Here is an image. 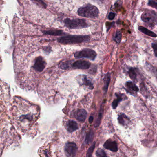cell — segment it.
Wrapping results in <instances>:
<instances>
[{
	"mask_svg": "<svg viewBox=\"0 0 157 157\" xmlns=\"http://www.w3.org/2000/svg\"><path fill=\"white\" fill-rule=\"evenodd\" d=\"M12 124L23 135L29 132L36 118L35 106L19 96L13 97L10 109Z\"/></svg>",
	"mask_w": 157,
	"mask_h": 157,
	"instance_id": "cell-1",
	"label": "cell"
},
{
	"mask_svg": "<svg viewBox=\"0 0 157 157\" xmlns=\"http://www.w3.org/2000/svg\"><path fill=\"white\" fill-rule=\"evenodd\" d=\"M8 105L0 102V156L5 148L11 145L14 137L17 136L11 119L7 114Z\"/></svg>",
	"mask_w": 157,
	"mask_h": 157,
	"instance_id": "cell-2",
	"label": "cell"
},
{
	"mask_svg": "<svg viewBox=\"0 0 157 157\" xmlns=\"http://www.w3.org/2000/svg\"><path fill=\"white\" fill-rule=\"evenodd\" d=\"M90 37L88 35H66L58 39V42L63 44H81L88 41Z\"/></svg>",
	"mask_w": 157,
	"mask_h": 157,
	"instance_id": "cell-3",
	"label": "cell"
},
{
	"mask_svg": "<svg viewBox=\"0 0 157 157\" xmlns=\"http://www.w3.org/2000/svg\"><path fill=\"white\" fill-rule=\"evenodd\" d=\"M78 15L81 17L87 18H96L99 15V10L96 6L88 4L78 9Z\"/></svg>",
	"mask_w": 157,
	"mask_h": 157,
	"instance_id": "cell-4",
	"label": "cell"
},
{
	"mask_svg": "<svg viewBox=\"0 0 157 157\" xmlns=\"http://www.w3.org/2000/svg\"><path fill=\"white\" fill-rule=\"evenodd\" d=\"M66 27L70 29H81L88 27V24L85 19H70L66 18L64 20Z\"/></svg>",
	"mask_w": 157,
	"mask_h": 157,
	"instance_id": "cell-5",
	"label": "cell"
},
{
	"mask_svg": "<svg viewBox=\"0 0 157 157\" xmlns=\"http://www.w3.org/2000/svg\"><path fill=\"white\" fill-rule=\"evenodd\" d=\"M10 99V89L6 83L0 79V102L8 104Z\"/></svg>",
	"mask_w": 157,
	"mask_h": 157,
	"instance_id": "cell-6",
	"label": "cell"
},
{
	"mask_svg": "<svg viewBox=\"0 0 157 157\" xmlns=\"http://www.w3.org/2000/svg\"><path fill=\"white\" fill-rule=\"evenodd\" d=\"M96 54L94 50L90 48H85L81 51L76 52L74 55L75 58L77 59L87 58L91 60H93L96 58Z\"/></svg>",
	"mask_w": 157,
	"mask_h": 157,
	"instance_id": "cell-7",
	"label": "cell"
},
{
	"mask_svg": "<svg viewBox=\"0 0 157 157\" xmlns=\"http://www.w3.org/2000/svg\"><path fill=\"white\" fill-rule=\"evenodd\" d=\"M46 66V62L43 57L38 56L34 59L31 66V69L35 73H41L44 70Z\"/></svg>",
	"mask_w": 157,
	"mask_h": 157,
	"instance_id": "cell-8",
	"label": "cell"
},
{
	"mask_svg": "<svg viewBox=\"0 0 157 157\" xmlns=\"http://www.w3.org/2000/svg\"><path fill=\"white\" fill-rule=\"evenodd\" d=\"M64 149L67 156L74 157L76 154L77 147L74 143L67 142L66 144Z\"/></svg>",
	"mask_w": 157,
	"mask_h": 157,
	"instance_id": "cell-9",
	"label": "cell"
},
{
	"mask_svg": "<svg viewBox=\"0 0 157 157\" xmlns=\"http://www.w3.org/2000/svg\"><path fill=\"white\" fill-rule=\"evenodd\" d=\"M91 63L89 62L84 60H77L72 65L73 68L75 69H87L90 67Z\"/></svg>",
	"mask_w": 157,
	"mask_h": 157,
	"instance_id": "cell-10",
	"label": "cell"
},
{
	"mask_svg": "<svg viewBox=\"0 0 157 157\" xmlns=\"http://www.w3.org/2000/svg\"><path fill=\"white\" fill-rule=\"evenodd\" d=\"M103 146L107 149L113 152H116L118 150L117 143L115 141H113L111 140H107Z\"/></svg>",
	"mask_w": 157,
	"mask_h": 157,
	"instance_id": "cell-11",
	"label": "cell"
},
{
	"mask_svg": "<svg viewBox=\"0 0 157 157\" xmlns=\"http://www.w3.org/2000/svg\"><path fill=\"white\" fill-rule=\"evenodd\" d=\"M87 116V113L86 111L84 109H79L75 112L74 117L78 120L83 122L85 121Z\"/></svg>",
	"mask_w": 157,
	"mask_h": 157,
	"instance_id": "cell-12",
	"label": "cell"
},
{
	"mask_svg": "<svg viewBox=\"0 0 157 157\" xmlns=\"http://www.w3.org/2000/svg\"><path fill=\"white\" fill-rule=\"evenodd\" d=\"M78 125L74 121L70 120L67 124V129L69 132H73L78 129Z\"/></svg>",
	"mask_w": 157,
	"mask_h": 157,
	"instance_id": "cell-13",
	"label": "cell"
},
{
	"mask_svg": "<svg viewBox=\"0 0 157 157\" xmlns=\"http://www.w3.org/2000/svg\"><path fill=\"white\" fill-rule=\"evenodd\" d=\"M126 86L128 91L132 92V94H133V93L138 92L139 90L138 87L132 82H127L126 83Z\"/></svg>",
	"mask_w": 157,
	"mask_h": 157,
	"instance_id": "cell-14",
	"label": "cell"
},
{
	"mask_svg": "<svg viewBox=\"0 0 157 157\" xmlns=\"http://www.w3.org/2000/svg\"><path fill=\"white\" fill-rule=\"evenodd\" d=\"M43 33L45 35L53 36H63L65 34V33L62 30H45L43 31Z\"/></svg>",
	"mask_w": 157,
	"mask_h": 157,
	"instance_id": "cell-15",
	"label": "cell"
},
{
	"mask_svg": "<svg viewBox=\"0 0 157 157\" xmlns=\"http://www.w3.org/2000/svg\"><path fill=\"white\" fill-rule=\"evenodd\" d=\"M138 29L139 31L142 32L143 33L145 34V35H147V36L152 37H154V38H155V37H157V35L155 34V33L145 28V27L142 26H139Z\"/></svg>",
	"mask_w": 157,
	"mask_h": 157,
	"instance_id": "cell-16",
	"label": "cell"
},
{
	"mask_svg": "<svg viewBox=\"0 0 157 157\" xmlns=\"http://www.w3.org/2000/svg\"><path fill=\"white\" fill-rule=\"evenodd\" d=\"M118 122L121 124L123 126H125V125L127 124L129 122V118L127 117L125 114H121L118 117Z\"/></svg>",
	"mask_w": 157,
	"mask_h": 157,
	"instance_id": "cell-17",
	"label": "cell"
},
{
	"mask_svg": "<svg viewBox=\"0 0 157 157\" xmlns=\"http://www.w3.org/2000/svg\"><path fill=\"white\" fill-rule=\"evenodd\" d=\"M137 69L135 68H131L129 69V71H128L129 75L130 78L133 80L134 82L137 81Z\"/></svg>",
	"mask_w": 157,
	"mask_h": 157,
	"instance_id": "cell-18",
	"label": "cell"
},
{
	"mask_svg": "<svg viewBox=\"0 0 157 157\" xmlns=\"http://www.w3.org/2000/svg\"><path fill=\"white\" fill-rule=\"evenodd\" d=\"M116 96L117 97V99L115 100L112 103V106L113 109H116L117 108L119 102L123 99L124 97H125V95H124L123 94H118L116 95Z\"/></svg>",
	"mask_w": 157,
	"mask_h": 157,
	"instance_id": "cell-19",
	"label": "cell"
},
{
	"mask_svg": "<svg viewBox=\"0 0 157 157\" xmlns=\"http://www.w3.org/2000/svg\"><path fill=\"white\" fill-rule=\"evenodd\" d=\"M82 81L83 82V84L85 85V86L88 87L90 89H93V84H92V82H91V81L89 80V79L87 78V77L86 76H84L83 77Z\"/></svg>",
	"mask_w": 157,
	"mask_h": 157,
	"instance_id": "cell-20",
	"label": "cell"
},
{
	"mask_svg": "<svg viewBox=\"0 0 157 157\" xmlns=\"http://www.w3.org/2000/svg\"><path fill=\"white\" fill-rule=\"evenodd\" d=\"M93 137H94V133L92 130H91L86 134L85 139V143L87 144L92 142L93 140Z\"/></svg>",
	"mask_w": 157,
	"mask_h": 157,
	"instance_id": "cell-21",
	"label": "cell"
},
{
	"mask_svg": "<svg viewBox=\"0 0 157 157\" xmlns=\"http://www.w3.org/2000/svg\"><path fill=\"white\" fill-rule=\"evenodd\" d=\"M122 39V33L121 31H117L114 35V37H113V40L118 44L121 42Z\"/></svg>",
	"mask_w": 157,
	"mask_h": 157,
	"instance_id": "cell-22",
	"label": "cell"
},
{
	"mask_svg": "<svg viewBox=\"0 0 157 157\" xmlns=\"http://www.w3.org/2000/svg\"><path fill=\"white\" fill-rule=\"evenodd\" d=\"M142 20L145 22H148L151 19V16L150 14L148 12H144L141 16Z\"/></svg>",
	"mask_w": 157,
	"mask_h": 157,
	"instance_id": "cell-23",
	"label": "cell"
},
{
	"mask_svg": "<svg viewBox=\"0 0 157 157\" xmlns=\"http://www.w3.org/2000/svg\"><path fill=\"white\" fill-rule=\"evenodd\" d=\"M110 81V77L109 74H107V76H105L104 78V91L105 92L107 91V89L109 86Z\"/></svg>",
	"mask_w": 157,
	"mask_h": 157,
	"instance_id": "cell-24",
	"label": "cell"
},
{
	"mask_svg": "<svg viewBox=\"0 0 157 157\" xmlns=\"http://www.w3.org/2000/svg\"><path fill=\"white\" fill-rule=\"evenodd\" d=\"M31 1L36 4L40 7H42L44 8H46L47 7V5L43 0H31Z\"/></svg>",
	"mask_w": 157,
	"mask_h": 157,
	"instance_id": "cell-25",
	"label": "cell"
},
{
	"mask_svg": "<svg viewBox=\"0 0 157 157\" xmlns=\"http://www.w3.org/2000/svg\"><path fill=\"white\" fill-rule=\"evenodd\" d=\"M96 155L97 157H107L105 151L102 149H99L96 152Z\"/></svg>",
	"mask_w": 157,
	"mask_h": 157,
	"instance_id": "cell-26",
	"label": "cell"
},
{
	"mask_svg": "<svg viewBox=\"0 0 157 157\" xmlns=\"http://www.w3.org/2000/svg\"><path fill=\"white\" fill-rule=\"evenodd\" d=\"M95 147V143H94V144H93L92 145V146L89 148L87 154V157H91V156H92V154L93 153Z\"/></svg>",
	"mask_w": 157,
	"mask_h": 157,
	"instance_id": "cell-27",
	"label": "cell"
},
{
	"mask_svg": "<svg viewBox=\"0 0 157 157\" xmlns=\"http://www.w3.org/2000/svg\"><path fill=\"white\" fill-rule=\"evenodd\" d=\"M148 5L152 8H154L157 10V2L152 1V0H149L148 2Z\"/></svg>",
	"mask_w": 157,
	"mask_h": 157,
	"instance_id": "cell-28",
	"label": "cell"
},
{
	"mask_svg": "<svg viewBox=\"0 0 157 157\" xmlns=\"http://www.w3.org/2000/svg\"><path fill=\"white\" fill-rule=\"evenodd\" d=\"M60 67L63 69H67L70 67V64L69 62H64L62 63L60 65Z\"/></svg>",
	"mask_w": 157,
	"mask_h": 157,
	"instance_id": "cell-29",
	"label": "cell"
},
{
	"mask_svg": "<svg viewBox=\"0 0 157 157\" xmlns=\"http://www.w3.org/2000/svg\"><path fill=\"white\" fill-rule=\"evenodd\" d=\"M102 113H102V111H101V112L99 113L98 117V118H97V120H96V123L95 124L96 127H98V126L100 124L101 118H102Z\"/></svg>",
	"mask_w": 157,
	"mask_h": 157,
	"instance_id": "cell-30",
	"label": "cell"
},
{
	"mask_svg": "<svg viewBox=\"0 0 157 157\" xmlns=\"http://www.w3.org/2000/svg\"><path fill=\"white\" fill-rule=\"evenodd\" d=\"M151 47L154 50V55L157 58V43H153L151 44Z\"/></svg>",
	"mask_w": 157,
	"mask_h": 157,
	"instance_id": "cell-31",
	"label": "cell"
},
{
	"mask_svg": "<svg viewBox=\"0 0 157 157\" xmlns=\"http://www.w3.org/2000/svg\"><path fill=\"white\" fill-rule=\"evenodd\" d=\"M115 14L114 12H111L108 16V19L109 20H112L114 19L115 17Z\"/></svg>",
	"mask_w": 157,
	"mask_h": 157,
	"instance_id": "cell-32",
	"label": "cell"
},
{
	"mask_svg": "<svg viewBox=\"0 0 157 157\" xmlns=\"http://www.w3.org/2000/svg\"><path fill=\"white\" fill-rule=\"evenodd\" d=\"M93 121V116H91V117L89 118V122L90 124L92 123V122Z\"/></svg>",
	"mask_w": 157,
	"mask_h": 157,
	"instance_id": "cell-33",
	"label": "cell"
},
{
	"mask_svg": "<svg viewBox=\"0 0 157 157\" xmlns=\"http://www.w3.org/2000/svg\"><path fill=\"white\" fill-rule=\"evenodd\" d=\"M155 1H157V0H155Z\"/></svg>",
	"mask_w": 157,
	"mask_h": 157,
	"instance_id": "cell-34",
	"label": "cell"
}]
</instances>
